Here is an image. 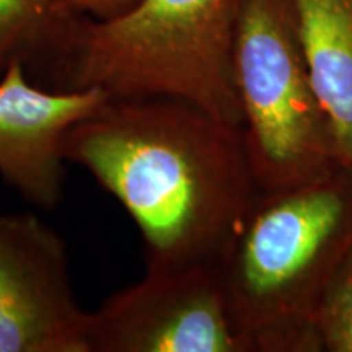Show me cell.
<instances>
[{"mask_svg": "<svg viewBox=\"0 0 352 352\" xmlns=\"http://www.w3.org/2000/svg\"><path fill=\"white\" fill-rule=\"evenodd\" d=\"M64 155L134 220L145 270L217 267L261 197L243 131L183 100L109 98Z\"/></svg>", "mask_w": 352, "mask_h": 352, "instance_id": "1", "label": "cell"}, {"mask_svg": "<svg viewBox=\"0 0 352 352\" xmlns=\"http://www.w3.org/2000/svg\"><path fill=\"white\" fill-rule=\"evenodd\" d=\"M236 10L239 0H139L104 20L63 15L47 39L59 56L43 87L183 100L241 129Z\"/></svg>", "mask_w": 352, "mask_h": 352, "instance_id": "2", "label": "cell"}, {"mask_svg": "<svg viewBox=\"0 0 352 352\" xmlns=\"http://www.w3.org/2000/svg\"><path fill=\"white\" fill-rule=\"evenodd\" d=\"M352 250V171L261 195L217 264L252 352L321 351L320 303Z\"/></svg>", "mask_w": 352, "mask_h": 352, "instance_id": "3", "label": "cell"}, {"mask_svg": "<svg viewBox=\"0 0 352 352\" xmlns=\"http://www.w3.org/2000/svg\"><path fill=\"white\" fill-rule=\"evenodd\" d=\"M233 77L261 195L305 186L342 168L308 72L292 0H239Z\"/></svg>", "mask_w": 352, "mask_h": 352, "instance_id": "4", "label": "cell"}, {"mask_svg": "<svg viewBox=\"0 0 352 352\" xmlns=\"http://www.w3.org/2000/svg\"><path fill=\"white\" fill-rule=\"evenodd\" d=\"M90 352H252L212 266L145 270L90 311Z\"/></svg>", "mask_w": 352, "mask_h": 352, "instance_id": "5", "label": "cell"}, {"mask_svg": "<svg viewBox=\"0 0 352 352\" xmlns=\"http://www.w3.org/2000/svg\"><path fill=\"white\" fill-rule=\"evenodd\" d=\"M60 235L30 212L0 215V352H90Z\"/></svg>", "mask_w": 352, "mask_h": 352, "instance_id": "6", "label": "cell"}, {"mask_svg": "<svg viewBox=\"0 0 352 352\" xmlns=\"http://www.w3.org/2000/svg\"><path fill=\"white\" fill-rule=\"evenodd\" d=\"M107 91L52 90L30 77L13 60L0 77V176L41 210H54L64 199V140L77 122L98 111Z\"/></svg>", "mask_w": 352, "mask_h": 352, "instance_id": "7", "label": "cell"}, {"mask_svg": "<svg viewBox=\"0 0 352 352\" xmlns=\"http://www.w3.org/2000/svg\"><path fill=\"white\" fill-rule=\"evenodd\" d=\"M303 54L333 131L338 162L352 171V0H292Z\"/></svg>", "mask_w": 352, "mask_h": 352, "instance_id": "8", "label": "cell"}, {"mask_svg": "<svg viewBox=\"0 0 352 352\" xmlns=\"http://www.w3.org/2000/svg\"><path fill=\"white\" fill-rule=\"evenodd\" d=\"M60 16V0H0V77L13 60L30 63Z\"/></svg>", "mask_w": 352, "mask_h": 352, "instance_id": "9", "label": "cell"}, {"mask_svg": "<svg viewBox=\"0 0 352 352\" xmlns=\"http://www.w3.org/2000/svg\"><path fill=\"white\" fill-rule=\"evenodd\" d=\"M315 329L321 349L352 352V250L320 303Z\"/></svg>", "mask_w": 352, "mask_h": 352, "instance_id": "10", "label": "cell"}, {"mask_svg": "<svg viewBox=\"0 0 352 352\" xmlns=\"http://www.w3.org/2000/svg\"><path fill=\"white\" fill-rule=\"evenodd\" d=\"M138 2L139 0H60V15L104 20L120 15Z\"/></svg>", "mask_w": 352, "mask_h": 352, "instance_id": "11", "label": "cell"}]
</instances>
